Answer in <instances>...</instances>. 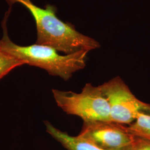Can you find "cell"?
<instances>
[{
	"label": "cell",
	"instance_id": "6",
	"mask_svg": "<svg viewBox=\"0 0 150 150\" xmlns=\"http://www.w3.org/2000/svg\"><path fill=\"white\" fill-rule=\"evenodd\" d=\"M44 123L46 125V131L66 150H105L98 147L91 142L81 137L79 135L77 136H72L66 132L61 131L47 121H45ZM131 149L132 147L122 150H131Z\"/></svg>",
	"mask_w": 150,
	"mask_h": 150
},
{
	"label": "cell",
	"instance_id": "5",
	"mask_svg": "<svg viewBox=\"0 0 150 150\" xmlns=\"http://www.w3.org/2000/svg\"><path fill=\"white\" fill-rule=\"evenodd\" d=\"M78 135L105 150L130 149L134 140L127 126L112 121L83 122Z\"/></svg>",
	"mask_w": 150,
	"mask_h": 150
},
{
	"label": "cell",
	"instance_id": "3",
	"mask_svg": "<svg viewBox=\"0 0 150 150\" xmlns=\"http://www.w3.org/2000/svg\"><path fill=\"white\" fill-rule=\"evenodd\" d=\"M57 106L68 115L83 122L111 121L110 105L100 86L86 83L80 93L52 89Z\"/></svg>",
	"mask_w": 150,
	"mask_h": 150
},
{
	"label": "cell",
	"instance_id": "7",
	"mask_svg": "<svg viewBox=\"0 0 150 150\" xmlns=\"http://www.w3.org/2000/svg\"><path fill=\"white\" fill-rule=\"evenodd\" d=\"M131 134L150 139V115L140 113L133 123L127 126Z\"/></svg>",
	"mask_w": 150,
	"mask_h": 150
},
{
	"label": "cell",
	"instance_id": "9",
	"mask_svg": "<svg viewBox=\"0 0 150 150\" xmlns=\"http://www.w3.org/2000/svg\"><path fill=\"white\" fill-rule=\"evenodd\" d=\"M131 150H150V139L134 136Z\"/></svg>",
	"mask_w": 150,
	"mask_h": 150
},
{
	"label": "cell",
	"instance_id": "8",
	"mask_svg": "<svg viewBox=\"0 0 150 150\" xmlns=\"http://www.w3.org/2000/svg\"><path fill=\"white\" fill-rule=\"evenodd\" d=\"M25 64L23 61L0 47V80L12 70Z\"/></svg>",
	"mask_w": 150,
	"mask_h": 150
},
{
	"label": "cell",
	"instance_id": "1",
	"mask_svg": "<svg viewBox=\"0 0 150 150\" xmlns=\"http://www.w3.org/2000/svg\"><path fill=\"white\" fill-rule=\"evenodd\" d=\"M6 1L10 6L19 3L31 12L37 28L36 44L51 47L65 54L82 50L90 52L100 47V44L96 40L79 32L71 23L61 20L56 15L54 6L48 4L45 8H41L31 0Z\"/></svg>",
	"mask_w": 150,
	"mask_h": 150
},
{
	"label": "cell",
	"instance_id": "2",
	"mask_svg": "<svg viewBox=\"0 0 150 150\" xmlns=\"http://www.w3.org/2000/svg\"><path fill=\"white\" fill-rule=\"evenodd\" d=\"M11 9L6 12L2 22L3 36L0 40V47L25 64L42 69L49 75L57 76L68 81L75 72L83 69L89 51H80L74 54L62 55L54 48L46 46L34 44L22 46L13 42L8 36L7 23Z\"/></svg>",
	"mask_w": 150,
	"mask_h": 150
},
{
	"label": "cell",
	"instance_id": "4",
	"mask_svg": "<svg viewBox=\"0 0 150 150\" xmlns=\"http://www.w3.org/2000/svg\"><path fill=\"white\" fill-rule=\"evenodd\" d=\"M99 86L109 103L111 121L129 125L140 113L150 115V104L136 97L120 77H115Z\"/></svg>",
	"mask_w": 150,
	"mask_h": 150
}]
</instances>
